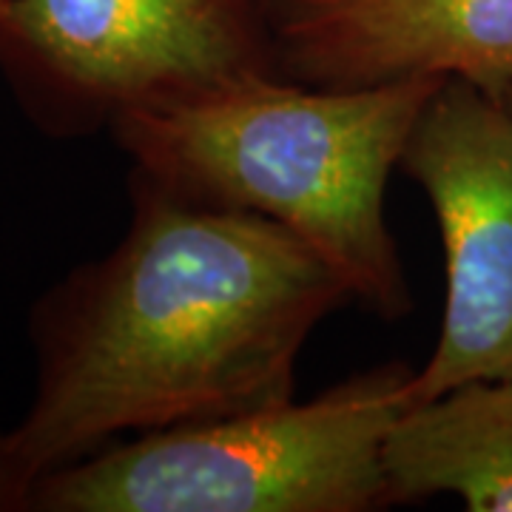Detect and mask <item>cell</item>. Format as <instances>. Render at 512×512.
<instances>
[{
	"label": "cell",
	"mask_w": 512,
	"mask_h": 512,
	"mask_svg": "<svg viewBox=\"0 0 512 512\" xmlns=\"http://www.w3.org/2000/svg\"><path fill=\"white\" fill-rule=\"evenodd\" d=\"M416 367L382 362L308 402L106 444L40 476L32 512H373Z\"/></svg>",
	"instance_id": "cell-3"
},
{
	"label": "cell",
	"mask_w": 512,
	"mask_h": 512,
	"mask_svg": "<svg viewBox=\"0 0 512 512\" xmlns=\"http://www.w3.org/2000/svg\"><path fill=\"white\" fill-rule=\"evenodd\" d=\"M447 77L319 89L285 77L163 111L120 117L109 137L131 171L185 202L288 228L382 322L413 311L384 217L393 168Z\"/></svg>",
	"instance_id": "cell-2"
},
{
	"label": "cell",
	"mask_w": 512,
	"mask_h": 512,
	"mask_svg": "<svg viewBox=\"0 0 512 512\" xmlns=\"http://www.w3.org/2000/svg\"><path fill=\"white\" fill-rule=\"evenodd\" d=\"M285 80L365 89L458 77L512 92V0H271Z\"/></svg>",
	"instance_id": "cell-6"
},
{
	"label": "cell",
	"mask_w": 512,
	"mask_h": 512,
	"mask_svg": "<svg viewBox=\"0 0 512 512\" xmlns=\"http://www.w3.org/2000/svg\"><path fill=\"white\" fill-rule=\"evenodd\" d=\"M504 106H507V109H510V111H512V92H510V94H507V97H504Z\"/></svg>",
	"instance_id": "cell-9"
},
{
	"label": "cell",
	"mask_w": 512,
	"mask_h": 512,
	"mask_svg": "<svg viewBox=\"0 0 512 512\" xmlns=\"http://www.w3.org/2000/svg\"><path fill=\"white\" fill-rule=\"evenodd\" d=\"M439 222L444 322L410 379V407L476 382H512V111L447 77L421 111L402 163Z\"/></svg>",
	"instance_id": "cell-5"
},
{
	"label": "cell",
	"mask_w": 512,
	"mask_h": 512,
	"mask_svg": "<svg viewBox=\"0 0 512 512\" xmlns=\"http://www.w3.org/2000/svg\"><path fill=\"white\" fill-rule=\"evenodd\" d=\"M131 220L29 311L35 393L12 427L40 481L117 436L291 402L348 282L279 222L185 202L128 171Z\"/></svg>",
	"instance_id": "cell-1"
},
{
	"label": "cell",
	"mask_w": 512,
	"mask_h": 512,
	"mask_svg": "<svg viewBox=\"0 0 512 512\" xmlns=\"http://www.w3.org/2000/svg\"><path fill=\"white\" fill-rule=\"evenodd\" d=\"M390 504L456 495L470 512H512V382H476L404 410L387 447Z\"/></svg>",
	"instance_id": "cell-7"
},
{
	"label": "cell",
	"mask_w": 512,
	"mask_h": 512,
	"mask_svg": "<svg viewBox=\"0 0 512 512\" xmlns=\"http://www.w3.org/2000/svg\"><path fill=\"white\" fill-rule=\"evenodd\" d=\"M271 77V0H0V80L52 140Z\"/></svg>",
	"instance_id": "cell-4"
},
{
	"label": "cell",
	"mask_w": 512,
	"mask_h": 512,
	"mask_svg": "<svg viewBox=\"0 0 512 512\" xmlns=\"http://www.w3.org/2000/svg\"><path fill=\"white\" fill-rule=\"evenodd\" d=\"M37 476L20 461L12 430L0 427V512H32Z\"/></svg>",
	"instance_id": "cell-8"
}]
</instances>
